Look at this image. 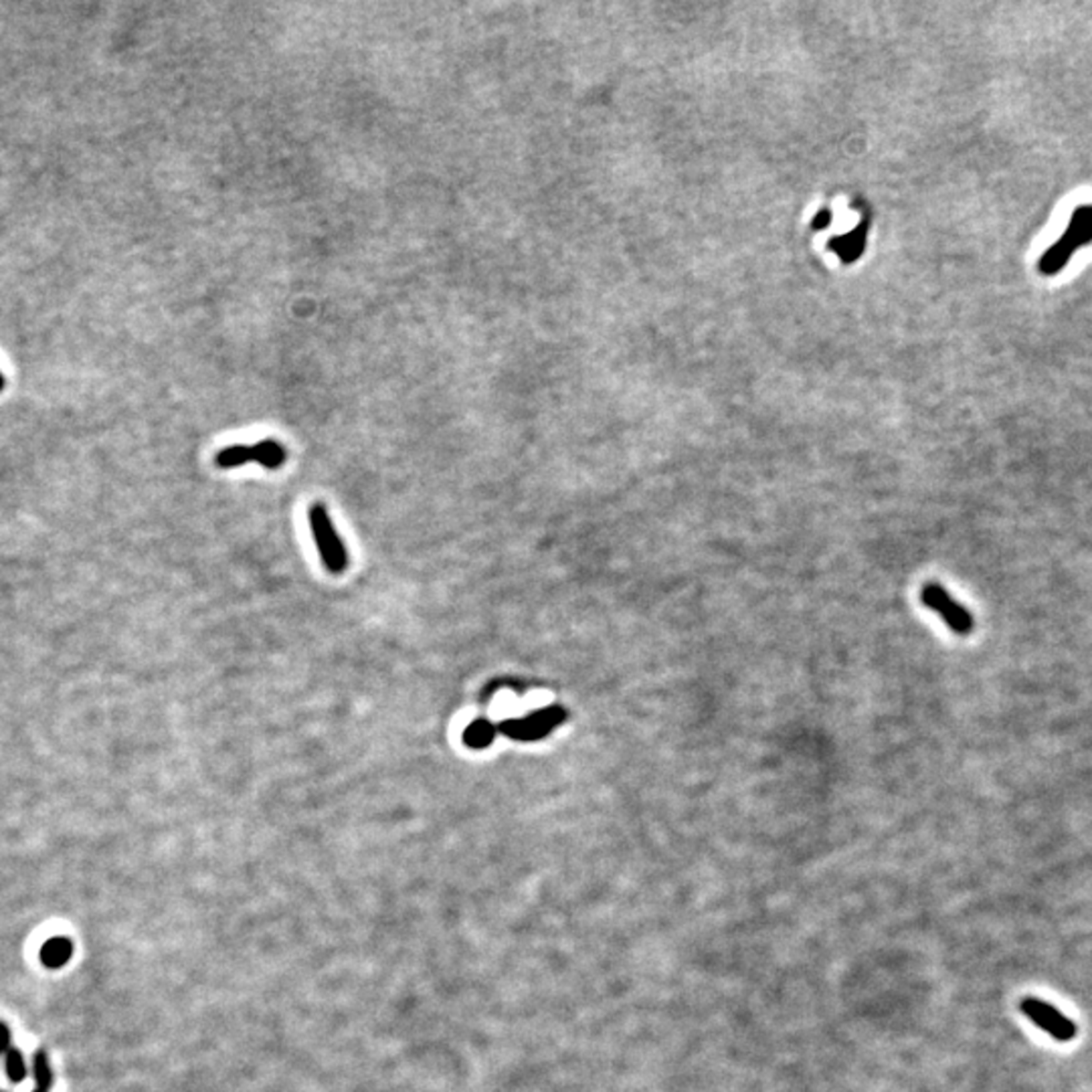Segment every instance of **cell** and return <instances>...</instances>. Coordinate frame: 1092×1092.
Listing matches in <instances>:
<instances>
[{
    "label": "cell",
    "mask_w": 1092,
    "mask_h": 1092,
    "mask_svg": "<svg viewBox=\"0 0 1092 1092\" xmlns=\"http://www.w3.org/2000/svg\"><path fill=\"white\" fill-rule=\"evenodd\" d=\"M310 528L328 571L342 573L348 563L346 550L332 525V520L328 516V512L324 510V506H320V504H314V506L310 508Z\"/></svg>",
    "instance_id": "6da1fadb"
},
{
    "label": "cell",
    "mask_w": 1092,
    "mask_h": 1092,
    "mask_svg": "<svg viewBox=\"0 0 1092 1092\" xmlns=\"http://www.w3.org/2000/svg\"><path fill=\"white\" fill-rule=\"evenodd\" d=\"M921 601L924 607L937 613L939 617L947 623L949 629L957 633V636H969L973 628H975L971 611L963 607L961 603H957L955 597L939 583H926L921 591Z\"/></svg>",
    "instance_id": "7a4b0ae2"
},
{
    "label": "cell",
    "mask_w": 1092,
    "mask_h": 1092,
    "mask_svg": "<svg viewBox=\"0 0 1092 1092\" xmlns=\"http://www.w3.org/2000/svg\"><path fill=\"white\" fill-rule=\"evenodd\" d=\"M565 719H566L565 709H558V706H548V709L535 710L526 719L504 720L498 724V730L502 734H506V737L516 739V740H536L540 737H546V734L555 727H558V724H561Z\"/></svg>",
    "instance_id": "3957f363"
},
{
    "label": "cell",
    "mask_w": 1092,
    "mask_h": 1092,
    "mask_svg": "<svg viewBox=\"0 0 1092 1092\" xmlns=\"http://www.w3.org/2000/svg\"><path fill=\"white\" fill-rule=\"evenodd\" d=\"M1020 1007L1036 1026L1048 1032L1052 1038H1056L1060 1042H1070L1077 1036V1026L1072 1024L1066 1015L1060 1014L1056 1007L1042 1002V999L1026 997V999H1022Z\"/></svg>",
    "instance_id": "277c9868"
},
{
    "label": "cell",
    "mask_w": 1092,
    "mask_h": 1092,
    "mask_svg": "<svg viewBox=\"0 0 1092 1092\" xmlns=\"http://www.w3.org/2000/svg\"><path fill=\"white\" fill-rule=\"evenodd\" d=\"M73 951H76V944L66 934H59V937H51L43 943V947L39 951V959L47 969H61L66 967L67 963L73 957Z\"/></svg>",
    "instance_id": "5b68a950"
},
{
    "label": "cell",
    "mask_w": 1092,
    "mask_h": 1092,
    "mask_svg": "<svg viewBox=\"0 0 1092 1092\" xmlns=\"http://www.w3.org/2000/svg\"><path fill=\"white\" fill-rule=\"evenodd\" d=\"M250 460L260 464L268 470H278L288 460V452L275 439H263V442L250 445Z\"/></svg>",
    "instance_id": "8992f818"
},
{
    "label": "cell",
    "mask_w": 1092,
    "mask_h": 1092,
    "mask_svg": "<svg viewBox=\"0 0 1092 1092\" xmlns=\"http://www.w3.org/2000/svg\"><path fill=\"white\" fill-rule=\"evenodd\" d=\"M495 732H498V727H494L490 720L485 719H478L474 720L470 727L465 729L464 732V742L467 747L472 749H485L494 740Z\"/></svg>",
    "instance_id": "52a82bcc"
},
{
    "label": "cell",
    "mask_w": 1092,
    "mask_h": 1092,
    "mask_svg": "<svg viewBox=\"0 0 1092 1092\" xmlns=\"http://www.w3.org/2000/svg\"><path fill=\"white\" fill-rule=\"evenodd\" d=\"M33 1077H35V1090L33 1092H49L53 1087V1070L49 1064L47 1052L39 1048L33 1056Z\"/></svg>",
    "instance_id": "ba28073f"
},
{
    "label": "cell",
    "mask_w": 1092,
    "mask_h": 1092,
    "mask_svg": "<svg viewBox=\"0 0 1092 1092\" xmlns=\"http://www.w3.org/2000/svg\"><path fill=\"white\" fill-rule=\"evenodd\" d=\"M5 1072L13 1085H18V1082H23L26 1078L25 1056L21 1050L15 1048V1046L5 1054Z\"/></svg>",
    "instance_id": "9c48e42d"
},
{
    "label": "cell",
    "mask_w": 1092,
    "mask_h": 1092,
    "mask_svg": "<svg viewBox=\"0 0 1092 1092\" xmlns=\"http://www.w3.org/2000/svg\"><path fill=\"white\" fill-rule=\"evenodd\" d=\"M13 1048V1034L11 1027H8L3 1020H0V1056H5V1054Z\"/></svg>",
    "instance_id": "30bf717a"
},
{
    "label": "cell",
    "mask_w": 1092,
    "mask_h": 1092,
    "mask_svg": "<svg viewBox=\"0 0 1092 1092\" xmlns=\"http://www.w3.org/2000/svg\"><path fill=\"white\" fill-rule=\"evenodd\" d=\"M3 387H5V379H3V374H0V391H3Z\"/></svg>",
    "instance_id": "8fae6325"
},
{
    "label": "cell",
    "mask_w": 1092,
    "mask_h": 1092,
    "mask_svg": "<svg viewBox=\"0 0 1092 1092\" xmlns=\"http://www.w3.org/2000/svg\"><path fill=\"white\" fill-rule=\"evenodd\" d=\"M0 1092H5V1090H0Z\"/></svg>",
    "instance_id": "7c38bea8"
}]
</instances>
